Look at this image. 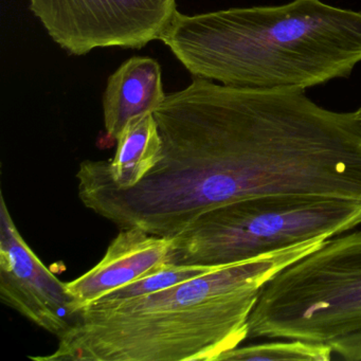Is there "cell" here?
<instances>
[{"label": "cell", "mask_w": 361, "mask_h": 361, "mask_svg": "<svg viewBox=\"0 0 361 361\" xmlns=\"http://www.w3.org/2000/svg\"><path fill=\"white\" fill-rule=\"evenodd\" d=\"M334 353L348 361L361 360V331L334 340L329 343Z\"/></svg>", "instance_id": "obj_12"}, {"label": "cell", "mask_w": 361, "mask_h": 361, "mask_svg": "<svg viewBox=\"0 0 361 361\" xmlns=\"http://www.w3.org/2000/svg\"><path fill=\"white\" fill-rule=\"evenodd\" d=\"M356 116H357V119H358L359 122H360V123H361V107H360V109H358V111H356Z\"/></svg>", "instance_id": "obj_13"}, {"label": "cell", "mask_w": 361, "mask_h": 361, "mask_svg": "<svg viewBox=\"0 0 361 361\" xmlns=\"http://www.w3.org/2000/svg\"><path fill=\"white\" fill-rule=\"evenodd\" d=\"M333 353V348L329 344L298 339H280V341L264 342L234 348L223 355L219 361H329Z\"/></svg>", "instance_id": "obj_10"}, {"label": "cell", "mask_w": 361, "mask_h": 361, "mask_svg": "<svg viewBox=\"0 0 361 361\" xmlns=\"http://www.w3.org/2000/svg\"><path fill=\"white\" fill-rule=\"evenodd\" d=\"M160 41L193 77L234 87L303 90L345 79L361 62V12L321 0L177 11Z\"/></svg>", "instance_id": "obj_2"}, {"label": "cell", "mask_w": 361, "mask_h": 361, "mask_svg": "<svg viewBox=\"0 0 361 361\" xmlns=\"http://www.w3.org/2000/svg\"><path fill=\"white\" fill-rule=\"evenodd\" d=\"M361 331V230L334 236L262 288L248 339L329 344Z\"/></svg>", "instance_id": "obj_4"}, {"label": "cell", "mask_w": 361, "mask_h": 361, "mask_svg": "<svg viewBox=\"0 0 361 361\" xmlns=\"http://www.w3.org/2000/svg\"><path fill=\"white\" fill-rule=\"evenodd\" d=\"M0 299L33 324L60 336L77 312L61 282L18 231L5 197L0 202Z\"/></svg>", "instance_id": "obj_6"}, {"label": "cell", "mask_w": 361, "mask_h": 361, "mask_svg": "<svg viewBox=\"0 0 361 361\" xmlns=\"http://www.w3.org/2000/svg\"><path fill=\"white\" fill-rule=\"evenodd\" d=\"M361 225V202L337 198L267 196L208 211L172 236V265L242 263L289 245L352 231Z\"/></svg>", "instance_id": "obj_3"}, {"label": "cell", "mask_w": 361, "mask_h": 361, "mask_svg": "<svg viewBox=\"0 0 361 361\" xmlns=\"http://www.w3.org/2000/svg\"><path fill=\"white\" fill-rule=\"evenodd\" d=\"M162 155V140L154 113L133 118L117 138L111 160H104L111 181L119 189L138 185Z\"/></svg>", "instance_id": "obj_9"}, {"label": "cell", "mask_w": 361, "mask_h": 361, "mask_svg": "<svg viewBox=\"0 0 361 361\" xmlns=\"http://www.w3.org/2000/svg\"><path fill=\"white\" fill-rule=\"evenodd\" d=\"M159 63L149 56H133L107 80L103 113L107 137L117 140L128 122L154 113L166 99Z\"/></svg>", "instance_id": "obj_8"}, {"label": "cell", "mask_w": 361, "mask_h": 361, "mask_svg": "<svg viewBox=\"0 0 361 361\" xmlns=\"http://www.w3.org/2000/svg\"><path fill=\"white\" fill-rule=\"evenodd\" d=\"M316 238L216 267L191 280L120 303H94L37 361H219L248 339L262 288L281 270L318 250Z\"/></svg>", "instance_id": "obj_1"}, {"label": "cell", "mask_w": 361, "mask_h": 361, "mask_svg": "<svg viewBox=\"0 0 361 361\" xmlns=\"http://www.w3.org/2000/svg\"><path fill=\"white\" fill-rule=\"evenodd\" d=\"M51 39L73 56L98 48L141 49L159 39L176 0H29Z\"/></svg>", "instance_id": "obj_5"}, {"label": "cell", "mask_w": 361, "mask_h": 361, "mask_svg": "<svg viewBox=\"0 0 361 361\" xmlns=\"http://www.w3.org/2000/svg\"><path fill=\"white\" fill-rule=\"evenodd\" d=\"M215 268L216 267H210V266L168 265L154 274L133 281L119 288L114 289L94 302L103 305H109V304L128 301V300L168 288L185 281L191 280Z\"/></svg>", "instance_id": "obj_11"}, {"label": "cell", "mask_w": 361, "mask_h": 361, "mask_svg": "<svg viewBox=\"0 0 361 361\" xmlns=\"http://www.w3.org/2000/svg\"><path fill=\"white\" fill-rule=\"evenodd\" d=\"M171 249V238L138 228L120 229L104 257L90 271L66 283L77 314L109 291L172 265Z\"/></svg>", "instance_id": "obj_7"}]
</instances>
